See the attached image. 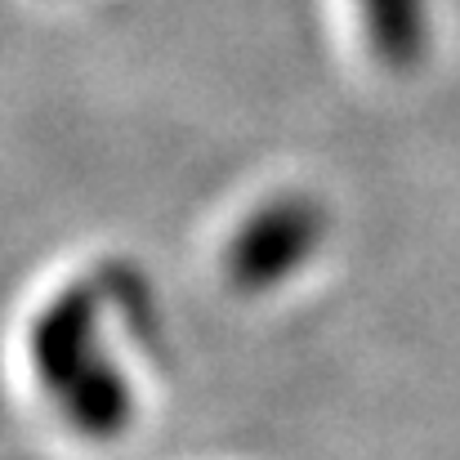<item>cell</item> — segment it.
Here are the masks:
<instances>
[{
    "label": "cell",
    "mask_w": 460,
    "mask_h": 460,
    "mask_svg": "<svg viewBox=\"0 0 460 460\" xmlns=\"http://www.w3.org/2000/svg\"><path fill=\"white\" fill-rule=\"evenodd\" d=\"M367 4V22H371V40L385 58L407 63L420 49V0H362Z\"/></svg>",
    "instance_id": "cell-2"
},
{
    "label": "cell",
    "mask_w": 460,
    "mask_h": 460,
    "mask_svg": "<svg viewBox=\"0 0 460 460\" xmlns=\"http://www.w3.org/2000/svg\"><path fill=\"white\" fill-rule=\"evenodd\" d=\"M326 237V215L313 197H273L264 201L233 237L228 278L242 291H273L291 273H300Z\"/></svg>",
    "instance_id": "cell-1"
}]
</instances>
